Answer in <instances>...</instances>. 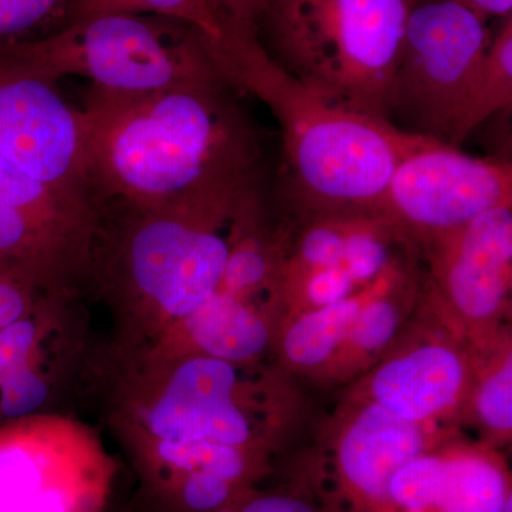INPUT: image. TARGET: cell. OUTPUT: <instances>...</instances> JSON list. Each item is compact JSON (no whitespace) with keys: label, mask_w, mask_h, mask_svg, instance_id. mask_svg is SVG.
<instances>
[{"label":"cell","mask_w":512,"mask_h":512,"mask_svg":"<svg viewBox=\"0 0 512 512\" xmlns=\"http://www.w3.org/2000/svg\"><path fill=\"white\" fill-rule=\"evenodd\" d=\"M90 404L136 474L140 512L194 474L254 490L271 471L288 416L281 377L262 365L110 339Z\"/></svg>","instance_id":"obj_1"},{"label":"cell","mask_w":512,"mask_h":512,"mask_svg":"<svg viewBox=\"0 0 512 512\" xmlns=\"http://www.w3.org/2000/svg\"><path fill=\"white\" fill-rule=\"evenodd\" d=\"M229 83L128 94L92 87L86 178L100 214L143 210L259 180V146Z\"/></svg>","instance_id":"obj_2"},{"label":"cell","mask_w":512,"mask_h":512,"mask_svg":"<svg viewBox=\"0 0 512 512\" xmlns=\"http://www.w3.org/2000/svg\"><path fill=\"white\" fill-rule=\"evenodd\" d=\"M259 180L101 214L90 296L113 316L110 342L153 348L220 291L234 221Z\"/></svg>","instance_id":"obj_3"},{"label":"cell","mask_w":512,"mask_h":512,"mask_svg":"<svg viewBox=\"0 0 512 512\" xmlns=\"http://www.w3.org/2000/svg\"><path fill=\"white\" fill-rule=\"evenodd\" d=\"M225 76L264 101L278 120L286 194L306 220L379 214L397 164L419 141L387 120L339 109L268 55L255 29H225Z\"/></svg>","instance_id":"obj_4"},{"label":"cell","mask_w":512,"mask_h":512,"mask_svg":"<svg viewBox=\"0 0 512 512\" xmlns=\"http://www.w3.org/2000/svg\"><path fill=\"white\" fill-rule=\"evenodd\" d=\"M407 0H268L256 30L285 72L339 109L390 121Z\"/></svg>","instance_id":"obj_5"},{"label":"cell","mask_w":512,"mask_h":512,"mask_svg":"<svg viewBox=\"0 0 512 512\" xmlns=\"http://www.w3.org/2000/svg\"><path fill=\"white\" fill-rule=\"evenodd\" d=\"M6 47L26 69L53 83L80 76L99 89L128 94L229 83L220 43L164 16H93L45 39Z\"/></svg>","instance_id":"obj_6"},{"label":"cell","mask_w":512,"mask_h":512,"mask_svg":"<svg viewBox=\"0 0 512 512\" xmlns=\"http://www.w3.org/2000/svg\"><path fill=\"white\" fill-rule=\"evenodd\" d=\"M83 293H46L0 330V423L90 404L107 339Z\"/></svg>","instance_id":"obj_7"},{"label":"cell","mask_w":512,"mask_h":512,"mask_svg":"<svg viewBox=\"0 0 512 512\" xmlns=\"http://www.w3.org/2000/svg\"><path fill=\"white\" fill-rule=\"evenodd\" d=\"M119 467L73 413L0 423V512H109Z\"/></svg>","instance_id":"obj_8"},{"label":"cell","mask_w":512,"mask_h":512,"mask_svg":"<svg viewBox=\"0 0 512 512\" xmlns=\"http://www.w3.org/2000/svg\"><path fill=\"white\" fill-rule=\"evenodd\" d=\"M493 30L454 0L410 9L394 72L390 123L450 144Z\"/></svg>","instance_id":"obj_9"},{"label":"cell","mask_w":512,"mask_h":512,"mask_svg":"<svg viewBox=\"0 0 512 512\" xmlns=\"http://www.w3.org/2000/svg\"><path fill=\"white\" fill-rule=\"evenodd\" d=\"M101 214L0 156V266L52 293L90 295Z\"/></svg>","instance_id":"obj_10"},{"label":"cell","mask_w":512,"mask_h":512,"mask_svg":"<svg viewBox=\"0 0 512 512\" xmlns=\"http://www.w3.org/2000/svg\"><path fill=\"white\" fill-rule=\"evenodd\" d=\"M507 204H512L510 161L468 156L420 136L397 164L379 214L423 245Z\"/></svg>","instance_id":"obj_11"},{"label":"cell","mask_w":512,"mask_h":512,"mask_svg":"<svg viewBox=\"0 0 512 512\" xmlns=\"http://www.w3.org/2000/svg\"><path fill=\"white\" fill-rule=\"evenodd\" d=\"M0 156L40 183L89 202L82 111L57 84L0 45ZM99 211V210H97Z\"/></svg>","instance_id":"obj_12"},{"label":"cell","mask_w":512,"mask_h":512,"mask_svg":"<svg viewBox=\"0 0 512 512\" xmlns=\"http://www.w3.org/2000/svg\"><path fill=\"white\" fill-rule=\"evenodd\" d=\"M323 451L313 488L323 512H392L389 483L410 460L439 447L431 426L352 399Z\"/></svg>","instance_id":"obj_13"},{"label":"cell","mask_w":512,"mask_h":512,"mask_svg":"<svg viewBox=\"0 0 512 512\" xmlns=\"http://www.w3.org/2000/svg\"><path fill=\"white\" fill-rule=\"evenodd\" d=\"M421 248L430 264L427 296L470 342L493 338L510 311L512 204L484 212Z\"/></svg>","instance_id":"obj_14"},{"label":"cell","mask_w":512,"mask_h":512,"mask_svg":"<svg viewBox=\"0 0 512 512\" xmlns=\"http://www.w3.org/2000/svg\"><path fill=\"white\" fill-rule=\"evenodd\" d=\"M463 333H421L382 357L360 383L356 399L410 421L433 426L463 409L474 372V348Z\"/></svg>","instance_id":"obj_15"},{"label":"cell","mask_w":512,"mask_h":512,"mask_svg":"<svg viewBox=\"0 0 512 512\" xmlns=\"http://www.w3.org/2000/svg\"><path fill=\"white\" fill-rule=\"evenodd\" d=\"M276 330L271 313L218 291L163 342L140 349L197 353L238 365H261L275 345Z\"/></svg>","instance_id":"obj_16"},{"label":"cell","mask_w":512,"mask_h":512,"mask_svg":"<svg viewBox=\"0 0 512 512\" xmlns=\"http://www.w3.org/2000/svg\"><path fill=\"white\" fill-rule=\"evenodd\" d=\"M377 282L333 305L289 313V322L282 330H276L281 338H275L285 365L305 373H323L328 367L333 370L350 329Z\"/></svg>","instance_id":"obj_17"},{"label":"cell","mask_w":512,"mask_h":512,"mask_svg":"<svg viewBox=\"0 0 512 512\" xmlns=\"http://www.w3.org/2000/svg\"><path fill=\"white\" fill-rule=\"evenodd\" d=\"M414 295L416 285L406 261L386 272L360 309L333 369L338 366L346 375L348 369L372 365L382 353L389 352L404 326L407 306Z\"/></svg>","instance_id":"obj_18"},{"label":"cell","mask_w":512,"mask_h":512,"mask_svg":"<svg viewBox=\"0 0 512 512\" xmlns=\"http://www.w3.org/2000/svg\"><path fill=\"white\" fill-rule=\"evenodd\" d=\"M437 512H503L512 498L507 467L493 451L443 447Z\"/></svg>","instance_id":"obj_19"},{"label":"cell","mask_w":512,"mask_h":512,"mask_svg":"<svg viewBox=\"0 0 512 512\" xmlns=\"http://www.w3.org/2000/svg\"><path fill=\"white\" fill-rule=\"evenodd\" d=\"M474 372L466 404L474 420L495 441H510L512 431L511 340L497 336L473 343Z\"/></svg>","instance_id":"obj_20"},{"label":"cell","mask_w":512,"mask_h":512,"mask_svg":"<svg viewBox=\"0 0 512 512\" xmlns=\"http://www.w3.org/2000/svg\"><path fill=\"white\" fill-rule=\"evenodd\" d=\"M511 106L512 16L500 20V25L491 33L490 43L458 114L451 146L457 147L485 120L500 111H510Z\"/></svg>","instance_id":"obj_21"},{"label":"cell","mask_w":512,"mask_h":512,"mask_svg":"<svg viewBox=\"0 0 512 512\" xmlns=\"http://www.w3.org/2000/svg\"><path fill=\"white\" fill-rule=\"evenodd\" d=\"M356 217L359 215L308 218L299 237L291 241L282 272V284L316 269L340 265L346 237Z\"/></svg>","instance_id":"obj_22"},{"label":"cell","mask_w":512,"mask_h":512,"mask_svg":"<svg viewBox=\"0 0 512 512\" xmlns=\"http://www.w3.org/2000/svg\"><path fill=\"white\" fill-rule=\"evenodd\" d=\"M156 15L181 20L200 29L215 42L225 30L208 0H74L72 20L101 15Z\"/></svg>","instance_id":"obj_23"},{"label":"cell","mask_w":512,"mask_h":512,"mask_svg":"<svg viewBox=\"0 0 512 512\" xmlns=\"http://www.w3.org/2000/svg\"><path fill=\"white\" fill-rule=\"evenodd\" d=\"M74 0H0V45L35 42L72 20Z\"/></svg>","instance_id":"obj_24"},{"label":"cell","mask_w":512,"mask_h":512,"mask_svg":"<svg viewBox=\"0 0 512 512\" xmlns=\"http://www.w3.org/2000/svg\"><path fill=\"white\" fill-rule=\"evenodd\" d=\"M28 279L0 266V330L33 311L46 295Z\"/></svg>","instance_id":"obj_25"},{"label":"cell","mask_w":512,"mask_h":512,"mask_svg":"<svg viewBox=\"0 0 512 512\" xmlns=\"http://www.w3.org/2000/svg\"><path fill=\"white\" fill-rule=\"evenodd\" d=\"M224 512H323L312 495L299 491H262L258 487L242 495Z\"/></svg>","instance_id":"obj_26"},{"label":"cell","mask_w":512,"mask_h":512,"mask_svg":"<svg viewBox=\"0 0 512 512\" xmlns=\"http://www.w3.org/2000/svg\"><path fill=\"white\" fill-rule=\"evenodd\" d=\"M225 29H255L268 0H208Z\"/></svg>","instance_id":"obj_27"},{"label":"cell","mask_w":512,"mask_h":512,"mask_svg":"<svg viewBox=\"0 0 512 512\" xmlns=\"http://www.w3.org/2000/svg\"><path fill=\"white\" fill-rule=\"evenodd\" d=\"M458 5L470 10L481 22L504 20L512 16V0H454Z\"/></svg>","instance_id":"obj_28"},{"label":"cell","mask_w":512,"mask_h":512,"mask_svg":"<svg viewBox=\"0 0 512 512\" xmlns=\"http://www.w3.org/2000/svg\"><path fill=\"white\" fill-rule=\"evenodd\" d=\"M407 2H409V5L413 8L414 5H417V3L420 2H424V0H407Z\"/></svg>","instance_id":"obj_29"}]
</instances>
